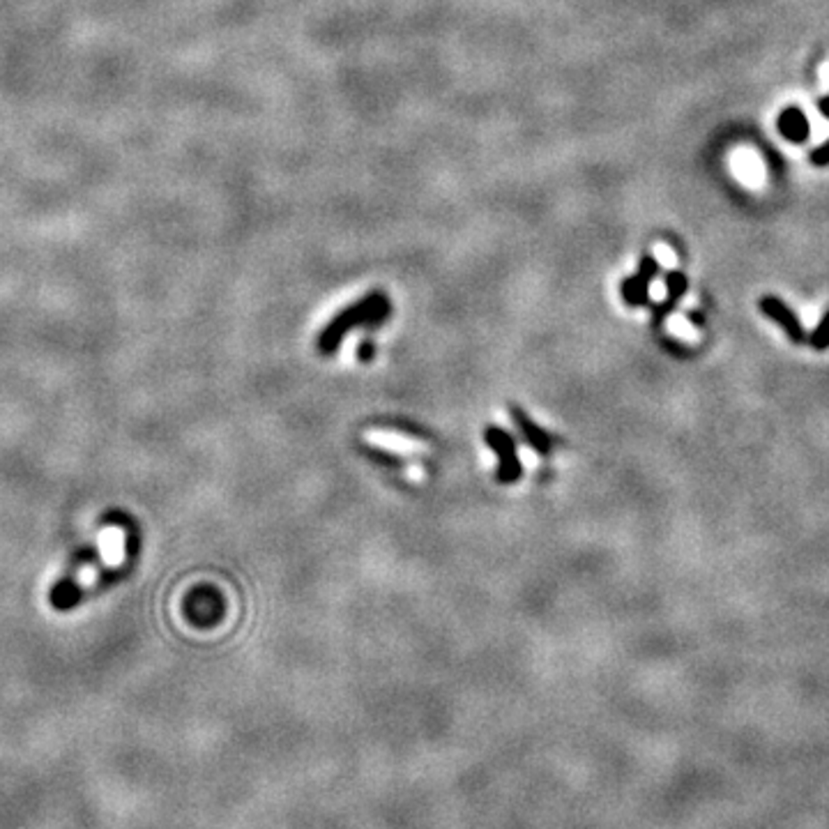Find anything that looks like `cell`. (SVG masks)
<instances>
[{
    "label": "cell",
    "mask_w": 829,
    "mask_h": 829,
    "mask_svg": "<svg viewBox=\"0 0 829 829\" xmlns=\"http://www.w3.org/2000/svg\"><path fill=\"white\" fill-rule=\"evenodd\" d=\"M385 311H388V302L373 295L369 300H362L360 305H355L353 309L344 311L337 321H332L328 325V330L322 332L321 337V350L322 353H334L339 344H341V339L350 332L357 325H376L385 318Z\"/></svg>",
    "instance_id": "cell-1"
},
{
    "label": "cell",
    "mask_w": 829,
    "mask_h": 829,
    "mask_svg": "<svg viewBox=\"0 0 829 829\" xmlns=\"http://www.w3.org/2000/svg\"><path fill=\"white\" fill-rule=\"evenodd\" d=\"M486 442H489V448L498 454L500 458V468H498V477L500 481H514L518 475H521V464H518L516 456V445H514L512 438L507 433L502 431V429H486Z\"/></svg>",
    "instance_id": "cell-2"
},
{
    "label": "cell",
    "mask_w": 829,
    "mask_h": 829,
    "mask_svg": "<svg viewBox=\"0 0 829 829\" xmlns=\"http://www.w3.org/2000/svg\"><path fill=\"white\" fill-rule=\"evenodd\" d=\"M760 309H763L765 316L779 322L781 328H783V332L788 334V339H792L795 344H804V341H807V334H804L802 322L797 321L795 314H792V311L788 309L783 302L776 300L775 295L763 297V300H760Z\"/></svg>",
    "instance_id": "cell-3"
},
{
    "label": "cell",
    "mask_w": 829,
    "mask_h": 829,
    "mask_svg": "<svg viewBox=\"0 0 829 829\" xmlns=\"http://www.w3.org/2000/svg\"><path fill=\"white\" fill-rule=\"evenodd\" d=\"M512 414H514V420H516L518 429H521V433H523V436H525V440L530 442V448H535L540 454H548V452H551V449H553L551 438L546 436V433L541 431L540 426L532 424V422H530L528 417H525V414L521 413V410H518V408H512Z\"/></svg>",
    "instance_id": "cell-4"
},
{
    "label": "cell",
    "mask_w": 829,
    "mask_h": 829,
    "mask_svg": "<svg viewBox=\"0 0 829 829\" xmlns=\"http://www.w3.org/2000/svg\"><path fill=\"white\" fill-rule=\"evenodd\" d=\"M779 127L783 131V137L791 138V141H802L807 137V121H804V115L800 111H786V113L781 115Z\"/></svg>",
    "instance_id": "cell-5"
},
{
    "label": "cell",
    "mask_w": 829,
    "mask_h": 829,
    "mask_svg": "<svg viewBox=\"0 0 829 829\" xmlns=\"http://www.w3.org/2000/svg\"><path fill=\"white\" fill-rule=\"evenodd\" d=\"M372 440H376L378 445H382V448H388V449H406V452L422 449V445H417V442L408 440V438L392 436V433H373Z\"/></svg>",
    "instance_id": "cell-6"
},
{
    "label": "cell",
    "mask_w": 829,
    "mask_h": 829,
    "mask_svg": "<svg viewBox=\"0 0 829 829\" xmlns=\"http://www.w3.org/2000/svg\"><path fill=\"white\" fill-rule=\"evenodd\" d=\"M808 344H811L816 350L829 348V311H827V316H825L823 321H820V325L816 328V332L811 334Z\"/></svg>",
    "instance_id": "cell-7"
},
{
    "label": "cell",
    "mask_w": 829,
    "mask_h": 829,
    "mask_svg": "<svg viewBox=\"0 0 829 829\" xmlns=\"http://www.w3.org/2000/svg\"><path fill=\"white\" fill-rule=\"evenodd\" d=\"M684 289H687V281H684L682 274H671V279H668V290H671L673 297H680V295L684 293Z\"/></svg>",
    "instance_id": "cell-8"
},
{
    "label": "cell",
    "mask_w": 829,
    "mask_h": 829,
    "mask_svg": "<svg viewBox=\"0 0 829 829\" xmlns=\"http://www.w3.org/2000/svg\"><path fill=\"white\" fill-rule=\"evenodd\" d=\"M813 162H816V164H827V162H829V143H825V146L820 147V150H816V153H813Z\"/></svg>",
    "instance_id": "cell-9"
},
{
    "label": "cell",
    "mask_w": 829,
    "mask_h": 829,
    "mask_svg": "<svg viewBox=\"0 0 829 829\" xmlns=\"http://www.w3.org/2000/svg\"><path fill=\"white\" fill-rule=\"evenodd\" d=\"M823 113L829 118V99H825V102H823Z\"/></svg>",
    "instance_id": "cell-10"
}]
</instances>
